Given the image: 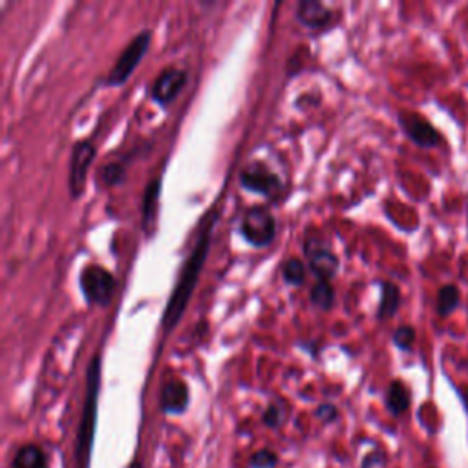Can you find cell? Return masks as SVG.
<instances>
[{
    "mask_svg": "<svg viewBox=\"0 0 468 468\" xmlns=\"http://www.w3.org/2000/svg\"><path fill=\"white\" fill-rule=\"evenodd\" d=\"M216 224V211L211 213L203 218L202 231L198 234V240L194 244L191 255L187 256V260L179 269L177 275V284L172 289V295L167 302L165 313L162 317V326L165 329V333H170L172 329L176 328L179 320H182L183 313L187 311L188 300L193 297L194 287L198 284L199 273H202L205 260L208 256V249H211V240H213V227Z\"/></svg>",
    "mask_w": 468,
    "mask_h": 468,
    "instance_id": "1",
    "label": "cell"
},
{
    "mask_svg": "<svg viewBox=\"0 0 468 468\" xmlns=\"http://www.w3.org/2000/svg\"><path fill=\"white\" fill-rule=\"evenodd\" d=\"M101 388V357L94 355L86 371V397H84L83 416L79 422L77 439H75V468H90L92 450H94L95 428H97V401Z\"/></svg>",
    "mask_w": 468,
    "mask_h": 468,
    "instance_id": "2",
    "label": "cell"
},
{
    "mask_svg": "<svg viewBox=\"0 0 468 468\" xmlns=\"http://www.w3.org/2000/svg\"><path fill=\"white\" fill-rule=\"evenodd\" d=\"M152 41V32L150 30H143L137 35L132 39L126 48L121 52V55L117 57L115 64L112 66V70L108 72L106 79H104V84L106 86H121L125 84L128 79L132 77V73L135 72V68L139 66V63L145 57V53L148 52Z\"/></svg>",
    "mask_w": 468,
    "mask_h": 468,
    "instance_id": "3",
    "label": "cell"
},
{
    "mask_svg": "<svg viewBox=\"0 0 468 468\" xmlns=\"http://www.w3.org/2000/svg\"><path fill=\"white\" fill-rule=\"evenodd\" d=\"M240 234L247 244L264 249L276 236V220L266 205H255L245 211L240 222Z\"/></svg>",
    "mask_w": 468,
    "mask_h": 468,
    "instance_id": "4",
    "label": "cell"
},
{
    "mask_svg": "<svg viewBox=\"0 0 468 468\" xmlns=\"http://www.w3.org/2000/svg\"><path fill=\"white\" fill-rule=\"evenodd\" d=\"M79 287L88 306H106L114 295L115 278L106 267L90 264L79 273Z\"/></svg>",
    "mask_w": 468,
    "mask_h": 468,
    "instance_id": "5",
    "label": "cell"
},
{
    "mask_svg": "<svg viewBox=\"0 0 468 468\" xmlns=\"http://www.w3.org/2000/svg\"><path fill=\"white\" fill-rule=\"evenodd\" d=\"M304 255L309 271L317 276L318 282H329L338 273V256L320 236H307L304 242Z\"/></svg>",
    "mask_w": 468,
    "mask_h": 468,
    "instance_id": "6",
    "label": "cell"
},
{
    "mask_svg": "<svg viewBox=\"0 0 468 468\" xmlns=\"http://www.w3.org/2000/svg\"><path fill=\"white\" fill-rule=\"evenodd\" d=\"M95 159V146L90 141H77L72 148L70 172H68V191L73 199H79L86 191V177L92 162Z\"/></svg>",
    "mask_w": 468,
    "mask_h": 468,
    "instance_id": "7",
    "label": "cell"
},
{
    "mask_svg": "<svg viewBox=\"0 0 468 468\" xmlns=\"http://www.w3.org/2000/svg\"><path fill=\"white\" fill-rule=\"evenodd\" d=\"M240 185L249 193L273 198L282 191V182L276 172L271 170L266 163L253 162L240 172Z\"/></svg>",
    "mask_w": 468,
    "mask_h": 468,
    "instance_id": "8",
    "label": "cell"
},
{
    "mask_svg": "<svg viewBox=\"0 0 468 468\" xmlns=\"http://www.w3.org/2000/svg\"><path fill=\"white\" fill-rule=\"evenodd\" d=\"M399 125L402 132L408 135V139L413 141L421 148H433L441 143V134L436 130V126L416 112H401L399 114Z\"/></svg>",
    "mask_w": 468,
    "mask_h": 468,
    "instance_id": "9",
    "label": "cell"
},
{
    "mask_svg": "<svg viewBox=\"0 0 468 468\" xmlns=\"http://www.w3.org/2000/svg\"><path fill=\"white\" fill-rule=\"evenodd\" d=\"M187 73L179 70V68H165L157 75L154 84H152V99L156 101V103L163 104V106H167L182 92L183 86L187 84Z\"/></svg>",
    "mask_w": 468,
    "mask_h": 468,
    "instance_id": "10",
    "label": "cell"
},
{
    "mask_svg": "<svg viewBox=\"0 0 468 468\" xmlns=\"http://www.w3.org/2000/svg\"><path fill=\"white\" fill-rule=\"evenodd\" d=\"M188 386L182 379L167 380L159 393V406L167 416H179L188 408Z\"/></svg>",
    "mask_w": 468,
    "mask_h": 468,
    "instance_id": "11",
    "label": "cell"
},
{
    "mask_svg": "<svg viewBox=\"0 0 468 468\" xmlns=\"http://www.w3.org/2000/svg\"><path fill=\"white\" fill-rule=\"evenodd\" d=\"M297 21L309 30H324L333 22V11L318 0H302L297 6Z\"/></svg>",
    "mask_w": 468,
    "mask_h": 468,
    "instance_id": "12",
    "label": "cell"
},
{
    "mask_svg": "<svg viewBox=\"0 0 468 468\" xmlns=\"http://www.w3.org/2000/svg\"><path fill=\"white\" fill-rule=\"evenodd\" d=\"M159 194H162V179L154 177L145 188V198H143V231L146 234L152 233L154 222H156L157 213V202H159Z\"/></svg>",
    "mask_w": 468,
    "mask_h": 468,
    "instance_id": "13",
    "label": "cell"
},
{
    "mask_svg": "<svg viewBox=\"0 0 468 468\" xmlns=\"http://www.w3.org/2000/svg\"><path fill=\"white\" fill-rule=\"evenodd\" d=\"M401 306V289L393 282H380V302L377 309L379 320H388L397 313Z\"/></svg>",
    "mask_w": 468,
    "mask_h": 468,
    "instance_id": "14",
    "label": "cell"
},
{
    "mask_svg": "<svg viewBox=\"0 0 468 468\" xmlns=\"http://www.w3.org/2000/svg\"><path fill=\"white\" fill-rule=\"evenodd\" d=\"M411 397L410 390L406 388L402 380H391L386 391V408L393 417L402 416L408 408H410Z\"/></svg>",
    "mask_w": 468,
    "mask_h": 468,
    "instance_id": "15",
    "label": "cell"
},
{
    "mask_svg": "<svg viewBox=\"0 0 468 468\" xmlns=\"http://www.w3.org/2000/svg\"><path fill=\"white\" fill-rule=\"evenodd\" d=\"M11 468H48L46 454L37 445H22L15 452Z\"/></svg>",
    "mask_w": 468,
    "mask_h": 468,
    "instance_id": "16",
    "label": "cell"
},
{
    "mask_svg": "<svg viewBox=\"0 0 468 468\" xmlns=\"http://www.w3.org/2000/svg\"><path fill=\"white\" fill-rule=\"evenodd\" d=\"M459 302H461V293L454 284L442 286L437 293V313L441 317H448L458 309Z\"/></svg>",
    "mask_w": 468,
    "mask_h": 468,
    "instance_id": "17",
    "label": "cell"
},
{
    "mask_svg": "<svg viewBox=\"0 0 468 468\" xmlns=\"http://www.w3.org/2000/svg\"><path fill=\"white\" fill-rule=\"evenodd\" d=\"M126 177V165L123 162H108L104 163L99 170V182H103V187H117L125 182Z\"/></svg>",
    "mask_w": 468,
    "mask_h": 468,
    "instance_id": "18",
    "label": "cell"
},
{
    "mask_svg": "<svg viewBox=\"0 0 468 468\" xmlns=\"http://www.w3.org/2000/svg\"><path fill=\"white\" fill-rule=\"evenodd\" d=\"M311 304L318 309L329 311L335 304V289L329 282H317L311 287V297H309Z\"/></svg>",
    "mask_w": 468,
    "mask_h": 468,
    "instance_id": "19",
    "label": "cell"
},
{
    "mask_svg": "<svg viewBox=\"0 0 468 468\" xmlns=\"http://www.w3.org/2000/svg\"><path fill=\"white\" fill-rule=\"evenodd\" d=\"M282 276L289 286H302L306 282V266L298 258H289L282 266Z\"/></svg>",
    "mask_w": 468,
    "mask_h": 468,
    "instance_id": "20",
    "label": "cell"
},
{
    "mask_svg": "<svg viewBox=\"0 0 468 468\" xmlns=\"http://www.w3.org/2000/svg\"><path fill=\"white\" fill-rule=\"evenodd\" d=\"M286 406L282 404V402H271L266 408V411H264V416H262V421H264V425L267 428L276 430V428H280L286 422Z\"/></svg>",
    "mask_w": 468,
    "mask_h": 468,
    "instance_id": "21",
    "label": "cell"
},
{
    "mask_svg": "<svg viewBox=\"0 0 468 468\" xmlns=\"http://www.w3.org/2000/svg\"><path fill=\"white\" fill-rule=\"evenodd\" d=\"M280 463L278 459V454L269 450V448H262L258 452H255L249 458V467L251 468H276Z\"/></svg>",
    "mask_w": 468,
    "mask_h": 468,
    "instance_id": "22",
    "label": "cell"
},
{
    "mask_svg": "<svg viewBox=\"0 0 468 468\" xmlns=\"http://www.w3.org/2000/svg\"><path fill=\"white\" fill-rule=\"evenodd\" d=\"M413 342H416V329L411 328V326H399L393 331V344L399 349H402V351L411 349Z\"/></svg>",
    "mask_w": 468,
    "mask_h": 468,
    "instance_id": "23",
    "label": "cell"
},
{
    "mask_svg": "<svg viewBox=\"0 0 468 468\" xmlns=\"http://www.w3.org/2000/svg\"><path fill=\"white\" fill-rule=\"evenodd\" d=\"M315 417H317V419H320L322 422H326V425H328V422L337 421V419H338L337 406L329 404V402H326V404H320L317 410H315Z\"/></svg>",
    "mask_w": 468,
    "mask_h": 468,
    "instance_id": "24",
    "label": "cell"
},
{
    "mask_svg": "<svg viewBox=\"0 0 468 468\" xmlns=\"http://www.w3.org/2000/svg\"><path fill=\"white\" fill-rule=\"evenodd\" d=\"M461 399H463L465 408H467L468 411V388H463V390H461Z\"/></svg>",
    "mask_w": 468,
    "mask_h": 468,
    "instance_id": "25",
    "label": "cell"
},
{
    "mask_svg": "<svg viewBox=\"0 0 468 468\" xmlns=\"http://www.w3.org/2000/svg\"><path fill=\"white\" fill-rule=\"evenodd\" d=\"M128 468H143V465H141L139 461H132L130 467H128Z\"/></svg>",
    "mask_w": 468,
    "mask_h": 468,
    "instance_id": "26",
    "label": "cell"
}]
</instances>
